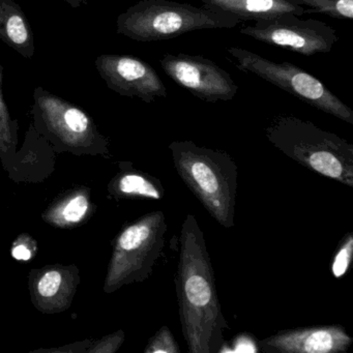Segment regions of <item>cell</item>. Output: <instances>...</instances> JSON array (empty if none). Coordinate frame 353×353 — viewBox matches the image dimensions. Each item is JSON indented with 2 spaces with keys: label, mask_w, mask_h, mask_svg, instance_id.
<instances>
[{
  "label": "cell",
  "mask_w": 353,
  "mask_h": 353,
  "mask_svg": "<svg viewBox=\"0 0 353 353\" xmlns=\"http://www.w3.org/2000/svg\"><path fill=\"white\" fill-rule=\"evenodd\" d=\"M175 289L179 320L190 353H216L228 328L216 292V278L197 219L188 214L179 235Z\"/></svg>",
  "instance_id": "6da1fadb"
},
{
  "label": "cell",
  "mask_w": 353,
  "mask_h": 353,
  "mask_svg": "<svg viewBox=\"0 0 353 353\" xmlns=\"http://www.w3.org/2000/svg\"><path fill=\"white\" fill-rule=\"evenodd\" d=\"M168 148L177 174L210 216L224 228L234 227L239 172L230 154L189 140Z\"/></svg>",
  "instance_id": "7a4b0ae2"
},
{
  "label": "cell",
  "mask_w": 353,
  "mask_h": 353,
  "mask_svg": "<svg viewBox=\"0 0 353 353\" xmlns=\"http://www.w3.org/2000/svg\"><path fill=\"white\" fill-rule=\"evenodd\" d=\"M265 137L309 170L353 188V145L347 140L293 115L274 117L266 127Z\"/></svg>",
  "instance_id": "3957f363"
},
{
  "label": "cell",
  "mask_w": 353,
  "mask_h": 353,
  "mask_svg": "<svg viewBox=\"0 0 353 353\" xmlns=\"http://www.w3.org/2000/svg\"><path fill=\"white\" fill-rule=\"evenodd\" d=\"M241 20L222 10L172 0H140L117 17V34L140 43L159 42L202 30L233 28Z\"/></svg>",
  "instance_id": "277c9868"
},
{
  "label": "cell",
  "mask_w": 353,
  "mask_h": 353,
  "mask_svg": "<svg viewBox=\"0 0 353 353\" xmlns=\"http://www.w3.org/2000/svg\"><path fill=\"white\" fill-rule=\"evenodd\" d=\"M30 114L32 125L57 154L110 158V140L77 105L38 86Z\"/></svg>",
  "instance_id": "5b68a950"
},
{
  "label": "cell",
  "mask_w": 353,
  "mask_h": 353,
  "mask_svg": "<svg viewBox=\"0 0 353 353\" xmlns=\"http://www.w3.org/2000/svg\"><path fill=\"white\" fill-rule=\"evenodd\" d=\"M166 232V216L162 210L148 212L125 224L111 243L104 292L110 294L125 285L148 279L162 255Z\"/></svg>",
  "instance_id": "8992f818"
},
{
  "label": "cell",
  "mask_w": 353,
  "mask_h": 353,
  "mask_svg": "<svg viewBox=\"0 0 353 353\" xmlns=\"http://www.w3.org/2000/svg\"><path fill=\"white\" fill-rule=\"evenodd\" d=\"M237 69L254 74L317 110L353 125V110L311 74L292 63H276L257 53L231 47Z\"/></svg>",
  "instance_id": "52a82bcc"
},
{
  "label": "cell",
  "mask_w": 353,
  "mask_h": 353,
  "mask_svg": "<svg viewBox=\"0 0 353 353\" xmlns=\"http://www.w3.org/2000/svg\"><path fill=\"white\" fill-rule=\"evenodd\" d=\"M239 34L309 57L330 53L339 42L338 32L330 24L316 19H301L291 13L255 21L253 26L241 28Z\"/></svg>",
  "instance_id": "ba28073f"
},
{
  "label": "cell",
  "mask_w": 353,
  "mask_h": 353,
  "mask_svg": "<svg viewBox=\"0 0 353 353\" xmlns=\"http://www.w3.org/2000/svg\"><path fill=\"white\" fill-rule=\"evenodd\" d=\"M159 61L171 80L203 102L232 101L239 92L230 74L201 55L165 53Z\"/></svg>",
  "instance_id": "9c48e42d"
},
{
  "label": "cell",
  "mask_w": 353,
  "mask_h": 353,
  "mask_svg": "<svg viewBox=\"0 0 353 353\" xmlns=\"http://www.w3.org/2000/svg\"><path fill=\"white\" fill-rule=\"evenodd\" d=\"M97 71L106 85L121 97L154 103L166 98L167 88L156 70L132 55L103 54L97 57Z\"/></svg>",
  "instance_id": "30bf717a"
},
{
  "label": "cell",
  "mask_w": 353,
  "mask_h": 353,
  "mask_svg": "<svg viewBox=\"0 0 353 353\" xmlns=\"http://www.w3.org/2000/svg\"><path fill=\"white\" fill-rule=\"evenodd\" d=\"M81 279L76 264H50L28 274L32 305L43 314H59L71 307Z\"/></svg>",
  "instance_id": "8fae6325"
},
{
  "label": "cell",
  "mask_w": 353,
  "mask_h": 353,
  "mask_svg": "<svg viewBox=\"0 0 353 353\" xmlns=\"http://www.w3.org/2000/svg\"><path fill=\"white\" fill-rule=\"evenodd\" d=\"M353 339L339 324L307 326L280 330L259 342L265 353L346 352Z\"/></svg>",
  "instance_id": "7c38bea8"
},
{
  "label": "cell",
  "mask_w": 353,
  "mask_h": 353,
  "mask_svg": "<svg viewBox=\"0 0 353 353\" xmlns=\"http://www.w3.org/2000/svg\"><path fill=\"white\" fill-rule=\"evenodd\" d=\"M57 152L30 123L23 144L17 150L6 172L15 183H39L55 170Z\"/></svg>",
  "instance_id": "4fadbf2b"
},
{
  "label": "cell",
  "mask_w": 353,
  "mask_h": 353,
  "mask_svg": "<svg viewBox=\"0 0 353 353\" xmlns=\"http://www.w3.org/2000/svg\"><path fill=\"white\" fill-rule=\"evenodd\" d=\"M96 212L90 188L76 185L57 195L41 216L54 228L72 230L86 224Z\"/></svg>",
  "instance_id": "5bb4252c"
},
{
  "label": "cell",
  "mask_w": 353,
  "mask_h": 353,
  "mask_svg": "<svg viewBox=\"0 0 353 353\" xmlns=\"http://www.w3.org/2000/svg\"><path fill=\"white\" fill-rule=\"evenodd\" d=\"M119 171L107 185L109 197L115 200H161L165 189L160 179L134 168L130 162H119Z\"/></svg>",
  "instance_id": "9a60e30c"
},
{
  "label": "cell",
  "mask_w": 353,
  "mask_h": 353,
  "mask_svg": "<svg viewBox=\"0 0 353 353\" xmlns=\"http://www.w3.org/2000/svg\"><path fill=\"white\" fill-rule=\"evenodd\" d=\"M203 7L222 10L236 16L241 21H259L284 14L303 17L305 8L291 0H201Z\"/></svg>",
  "instance_id": "2e32d148"
},
{
  "label": "cell",
  "mask_w": 353,
  "mask_h": 353,
  "mask_svg": "<svg viewBox=\"0 0 353 353\" xmlns=\"http://www.w3.org/2000/svg\"><path fill=\"white\" fill-rule=\"evenodd\" d=\"M0 40L26 59L36 53L34 36L23 10L14 0H0Z\"/></svg>",
  "instance_id": "e0dca14e"
},
{
  "label": "cell",
  "mask_w": 353,
  "mask_h": 353,
  "mask_svg": "<svg viewBox=\"0 0 353 353\" xmlns=\"http://www.w3.org/2000/svg\"><path fill=\"white\" fill-rule=\"evenodd\" d=\"M19 123L12 117L9 107L3 98V65H0V161L7 171L18 150Z\"/></svg>",
  "instance_id": "ac0fdd59"
},
{
  "label": "cell",
  "mask_w": 353,
  "mask_h": 353,
  "mask_svg": "<svg viewBox=\"0 0 353 353\" xmlns=\"http://www.w3.org/2000/svg\"><path fill=\"white\" fill-rule=\"evenodd\" d=\"M295 5L307 7L305 14H322L334 19H353V0H291Z\"/></svg>",
  "instance_id": "d6986e66"
},
{
  "label": "cell",
  "mask_w": 353,
  "mask_h": 353,
  "mask_svg": "<svg viewBox=\"0 0 353 353\" xmlns=\"http://www.w3.org/2000/svg\"><path fill=\"white\" fill-rule=\"evenodd\" d=\"M353 253V232L349 231L339 243L336 255L332 260V272L334 278L344 276L350 265Z\"/></svg>",
  "instance_id": "ffe728a7"
},
{
  "label": "cell",
  "mask_w": 353,
  "mask_h": 353,
  "mask_svg": "<svg viewBox=\"0 0 353 353\" xmlns=\"http://www.w3.org/2000/svg\"><path fill=\"white\" fill-rule=\"evenodd\" d=\"M144 353H181V349L168 326L164 325L150 339Z\"/></svg>",
  "instance_id": "44dd1931"
},
{
  "label": "cell",
  "mask_w": 353,
  "mask_h": 353,
  "mask_svg": "<svg viewBox=\"0 0 353 353\" xmlns=\"http://www.w3.org/2000/svg\"><path fill=\"white\" fill-rule=\"evenodd\" d=\"M38 251V243L28 233H22L12 243L11 255L17 261L30 262L34 259Z\"/></svg>",
  "instance_id": "7402d4cb"
},
{
  "label": "cell",
  "mask_w": 353,
  "mask_h": 353,
  "mask_svg": "<svg viewBox=\"0 0 353 353\" xmlns=\"http://www.w3.org/2000/svg\"><path fill=\"white\" fill-rule=\"evenodd\" d=\"M125 340V332L123 330H117L98 340H92L86 353H115L123 346Z\"/></svg>",
  "instance_id": "603a6c76"
},
{
  "label": "cell",
  "mask_w": 353,
  "mask_h": 353,
  "mask_svg": "<svg viewBox=\"0 0 353 353\" xmlns=\"http://www.w3.org/2000/svg\"><path fill=\"white\" fill-rule=\"evenodd\" d=\"M92 342V339H86L81 342H76L73 344L65 345L63 347H57V348L38 349V350H34V352L86 353Z\"/></svg>",
  "instance_id": "cb8c5ba5"
},
{
  "label": "cell",
  "mask_w": 353,
  "mask_h": 353,
  "mask_svg": "<svg viewBox=\"0 0 353 353\" xmlns=\"http://www.w3.org/2000/svg\"><path fill=\"white\" fill-rule=\"evenodd\" d=\"M68 5L71 6L73 9H78L81 5H88V0H63Z\"/></svg>",
  "instance_id": "d4e9b609"
}]
</instances>
